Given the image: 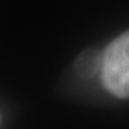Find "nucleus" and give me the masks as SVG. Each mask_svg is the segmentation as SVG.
<instances>
[{
    "instance_id": "obj_1",
    "label": "nucleus",
    "mask_w": 129,
    "mask_h": 129,
    "mask_svg": "<svg viewBox=\"0 0 129 129\" xmlns=\"http://www.w3.org/2000/svg\"><path fill=\"white\" fill-rule=\"evenodd\" d=\"M101 78L111 95L129 99V30L105 47L101 59Z\"/></svg>"
}]
</instances>
